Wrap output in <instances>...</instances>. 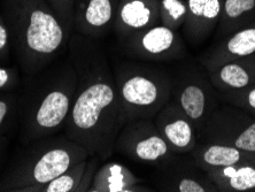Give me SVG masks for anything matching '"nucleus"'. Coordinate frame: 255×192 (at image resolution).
Returning <instances> with one entry per match:
<instances>
[{
  "label": "nucleus",
  "mask_w": 255,
  "mask_h": 192,
  "mask_svg": "<svg viewBox=\"0 0 255 192\" xmlns=\"http://www.w3.org/2000/svg\"><path fill=\"white\" fill-rule=\"evenodd\" d=\"M67 54L76 70L77 86L63 131L89 156L105 161L114 153L125 126L111 61L97 40L77 32L71 33Z\"/></svg>",
  "instance_id": "obj_1"
},
{
  "label": "nucleus",
  "mask_w": 255,
  "mask_h": 192,
  "mask_svg": "<svg viewBox=\"0 0 255 192\" xmlns=\"http://www.w3.org/2000/svg\"><path fill=\"white\" fill-rule=\"evenodd\" d=\"M13 54L25 77L35 76L68 52L70 36L46 0H0Z\"/></svg>",
  "instance_id": "obj_2"
},
{
  "label": "nucleus",
  "mask_w": 255,
  "mask_h": 192,
  "mask_svg": "<svg viewBox=\"0 0 255 192\" xmlns=\"http://www.w3.org/2000/svg\"><path fill=\"white\" fill-rule=\"evenodd\" d=\"M27 80L17 110L23 144L53 136L65 128L77 86L76 70L68 54Z\"/></svg>",
  "instance_id": "obj_3"
},
{
  "label": "nucleus",
  "mask_w": 255,
  "mask_h": 192,
  "mask_svg": "<svg viewBox=\"0 0 255 192\" xmlns=\"http://www.w3.org/2000/svg\"><path fill=\"white\" fill-rule=\"evenodd\" d=\"M0 176V192H22L53 180L89 153L66 135L50 136L24 144Z\"/></svg>",
  "instance_id": "obj_4"
},
{
  "label": "nucleus",
  "mask_w": 255,
  "mask_h": 192,
  "mask_svg": "<svg viewBox=\"0 0 255 192\" xmlns=\"http://www.w3.org/2000/svg\"><path fill=\"white\" fill-rule=\"evenodd\" d=\"M123 122L153 120L171 99L170 70L161 63L134 59L111 61Z\"/></svg>",
  "instance_id": "obj_5"
},
{
  "label": "nucleus",
  "mask_w": 255,
  "mask_h": 192,
  "mask_svg": "<svg viewBox=\"0 0 255 192\" xmlns=\"http://www.w3.org/2000/svg\"><path fill=\"white\" fill-rule=\"evenodd\" d=\"M169 70L172 81L171 99L189 116L198 134L222 103L220 93L200 63L185 59Z\"/></svg>",
  "instance_id": "obj_6"
},
{
  "label": "nucleus",
  "mask_w": 255,
  "mask_h": 192,
  "mask_svg": "<svg viewBox=\"0 0 255 192\" xmlns=\"http://www.w3.org/2000/svg\"><path fill=\"white\" fill-rule=\"evenodd\" d=\"M118 43L123 54L140 61L170 63L189 58L186 44L179 32L161 23L134 32Z\"/></svg>",
  "instance_id": "obj_7"
},
{
  "label": "nucleus",
  "mask_w": 255,
  "mask_h": 192,
  "mask_svg": "<svg viewBox=\"0 0 255 192\" xmlns=\"http://www.w3.org/2000/svg\"><path fill=\"white\" fill-rule=\"evenodd\" d=\"M198 141L255 152V118L235 105L221 104L198 133Z\"/></svg>",
  "instance_id": "obj_8"
},
{
  "label": "nucleus",
  "mask_w": 255,
  "mask_h": 192,
  "mask_svg": "<svg viewBox=\"0 0 255 192\" xmlns=\"http://www.w3.org/2000/svg\"><path fill=\"white\" fill-rule=\"evenodd\" d=\"M114 151L137 164L157 166L175 152L156 129L153 120L126 123L116 138Z\"/></svg>",
  "instance_id": "obj_9"
},
{
  "label": "nucleus",
  "mask_w": 255,
  "mask_h": 192,
  "mask_svg": "<svg viewBox=\"0 0 255 192\" xmlns=\"http://www.w3.org/2000/svg\"><path fill=\"white\" fill-rule=\"evenodd\" d=\"M154 183L161 191L217 192L220 191L191 153H174L155 166Z\"/></svg>",
  "instance_id": "obj_10"
},
{
  "label": "nucleus",
  "mask_w": 255,
  "mask_h": 192,
  "mask_svg": "<svg viewBox=\"0 0 255 192\" xmlns=\"http://www.w3.org/2000/svg\"><path fill=\"white\" fill-rule=\"evenodd\" d=\"M153 122L175 153H190L197 145L196 127L172 99L161 108L153 119Z\"/></svg>",
  "instance_id": "obj_11"
},
{
  "label": "nucleus",
  "mask_w": 255,
  "mask_h": 192,
  "mask_svg": "<svg viewBox=\"0 0 255 192\" xmlns=\"http://www.w3.org/2000/svg\"><path fill=\"white\" fill-rule=\"evenodd\" d=\"M120 0H75L74 32L99 40L112 30Z\"/></svg>",
  "instance_id": "obj_12"
},
{
  "label": "nucleus",
  "mask_w": 255,
  "mask_h": 192,
  "mask_svg": "<svg viewBox=\"0 0 255 192\" xmlns=\"http://www.w3.org/2000/svg\"><path fill=\"white\" fill-rule=\"evenodd\" d=\"M159 23L160 0H120L112 31L121 41Z\"/></svg>",
  "instance_id": "obj_13"
},
{
  "label": "nucleus",
  "mask_w": 255,
  "mask_h": 192,
  "mask_svg": "<svg viewBox=\"0 0 255 192\" xmlns=\"http://www.w3.org/2000/svg\"><path fill=\"white\" fill-rule=\"evenodd\" d=\"M187 13L183 24L185 44L199 47L211 37L219 23L223 0H186Z\"/></svg>",
  "instance_id": "obj_14"
},
{
  "label": "nucleus",
  "mask_w": 255,
  "mask_h": 192,
  "mask_svg": "<svg viewBox=\"0 0 255 192\" xmlns=\"http://www.w3.org/2000/svg\"><path fill=\"white\" fill-rule=\"evenodd\" d=\"M255 54V21L237 30L204 51L198 62L206 71L212 70L224 62L235 59L247 58Z\"/></svg>",
  "instance_id": "obj_15"
},
{
  "label": "nucleus",
  "mask_w": 255,
  "mask_h": 192,
  "mask_svg": "<svg viewBox=\"0 0 255 192\" xmlns=\"http://www.w3.org/2000/svg\"><path fill=\"white\" fill-rule=\"evenodd\" d=\"M207 74L220 93L246 89L255 84V55L230 60L207 71Z\"/></svg>",
  "instance_id": "obj_16"
},
{
  "label": "nucleus",
  "mask_w": 255,
  "mask_h": 192,
  "mask_svg": "<svg viewBox=\"0 0 255 192\" xmlns=\"http://www.w3.org/2000/svg\"><path fill=\"white\" fill-rule=\"evenodd\" d=\"M196 163L204 169L226 167L236 164H255V152H247L235 146L217 144V143L200 142L190 152Z\"/></svg>",
  "instance_id": "obj_17"
},
{
  "label": "nucleus",
  "mask_w": 255,
  "mask_h": 192,
  "mask_svg": "<svg viewBox=\"0 0 255 192\" xmlns=\"http://www.w3.org/2000/svg\"><path fill=\"white\" fill-rule=\"evenodd\" d=\"M142 180L129 168L119 163L99 166L89 192H144L148 188L140 186Z\"/></svg>",
  "instance_id": "obj_18"
},
{
  "label": "nucleus",
  "mask_w": 255,
  "mask_h": 192,
  "mask_svg": "<svg viewBox=\"0 0 255 192\" xmlns=\"http://www.w3.org/2000/svg\"><path fill=\"white\" fill-rule=\"evenodd\" d=\"M206 174L220 191H255V164L244 163L206 171Z\"/></svg>",
  "instance_id": "obj_19"
},
{
  "label": "nucleus",
  "mask_w": 255,
  "mask_h": 192,
  "mask_svg": "<svg viewBox=\"0 0 255 192\" xmlns=\"http://www.w3.org/2000/svg\"><path fill=\"white\" fill-rule=\"evenodd\" d=\"M255 21V0H223L222 12L215 29L220 40Z\"/></svg>",
  "instance_id": "obj_20"
},
{
  "label": "nucleus",
  "mask_w": 255,
  "mask_h": 192,
  "mask_svg": "<svg viewBox=\"0 0 255 192\" xmlns=\"http://www.w3.org/2000/svg\"><path fill=\"white\" fill-rule=\"evenodd\" d=\"M85 165L86 159L71 166L55 179L44 184H39V186L25 188L22 192H76L82 175H83Z\"/></svg>",
  "instance_id": "obj_21"
},
{
  "label": "nucleus",
  "mask_w": 255,
  "mask_h": 192,
  "mask_svg": "<svg viewBox=\"0 0 255 192\" xmlns=\"http://www.w3.org/2000/svg\"><path fill=\"white\" fill-rule=\"evenodd\" d=\"M187 13L186 0H160V23L178 31Z\"/></svg>",
  "instance_id": "obj_22"
},
{
  "label": "nucleus",
  "mask_w": 255,
  "mask_h": 192,
  "mask_svg": "<svg viewBox=\"0 0 255 192\" xmlns=\"http://www.w3.org/2000/svg\"><path fill=\"white\" fill-rule=\"evenodd\" d=\"M220 97L224 103L235 105L255 118V84L239 91L220 93Z\"/></svg>",
  "instance_id": "obj_23"
},
{
  "label": "nucleus",
  "mask_w": 255,
  "mask_h": 192,
  "mask_svg": "<svg viewBox=\"0 0 255 192\" xmlns=\"http://www.w3.org/2000/svg\"><path fill=\"white\" fill-rule=\"evenodd\" d=\"M46 1L61 22L66 32L71 36V33L74 32L75 0H46Z\"/></svg>",
  "instance_id": "obj_24"
},
{
  "label": "nucleus",
  "mask_w": 255,
  "mask_h": 192,
  "mask_svg": "<svg viewBox=\"0 0 255 192\" xmlns=\"http://www.w3.org/2000/svg\"><path fill=\"white\" fill-rule=\"evenodd\" d=\"M18 97L13 92L0 93V135L9 127L17 114Z\"/></svg>",
  "instance_id": "obj_25"
},
{
  "label": "nucleus",
  "mask_w": 255,
  "mask_h": 192,
  "mask_svg": "<svg viewBox=\"0 0 255 192\" xmlns=\"http://www.w3.org/2000/svg\"><path fill=\"white\" fill-rule=\"evenodd\" d=\"M13 55L9 29L2 15L1 7H0V65L9 66L12 63Z\"/></svg>",
  "instance_id": "obj_26"
},
{
  "label": "nucleus",
  "mask_w": 255,
  "mask_h": 192,
  "mask_svg": "<svg viewBox=\"0 0 255 192\" xmlns=\"http://www.w3.org/2000/svg\"><path fill=\"white\" fill-rule=\"evenodd\" d=\"M20 85L18 66L0 65V93L13 92Z\"/></svg>",
  "instance_id": "obj_27"
},
{
  "label": "nucleus",
  "mask_w": 255,
  "mask_h": 192,
  "mask_svg": "<svg viewBox=\"0 0 255 192\" xmlns=\"http://www.w3.org/2000/svg\"><path fill=\"white\" fill-rule=\"evenodd\" d=\"M101 159L97 156H90L86 159V165L82 175L81 182L78 184L76 192H89L90 188L92 186L93 180H95L96 173L98 171Z\"/></svg>",
  "instance_id": "obj_28"
},
{
  "label": "nucleus",
  "mask_w": 255,
  "mask_h": 192,
  "mask_svg": "<svg viewBox=\"0 0 255 192\" xmlns=\"http://www.w3.org/2000/svg\"><path fill=\"white\" fill-rule=\"evenodd\" d=\"M7 145H8V138L5 135H0V165L2 164L3 158H5Z\"/></svg>",
  "instance_id": "obj_29"
},
{
  "label": "nucleus",
  "mask_w": 255,
  "mask_h": 192,
  "mask_svg": "<svg viewBox=\"0 0 255 192\" xmlns=\"http://www.w3.org/2000/svg\"><path fill=\"white\" fill-rule=\"evenodd\" d=\"M254 55H255V54H254Z\"/></svg>",
  "instance_id": "obj_30"
}]
</instances>
